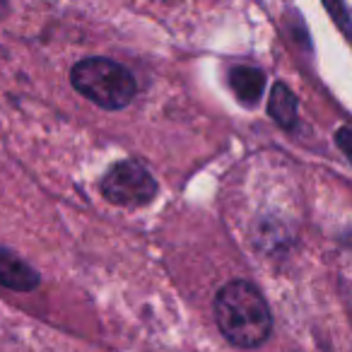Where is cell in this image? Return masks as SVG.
<instances>
[{"label": "cell", "mask_w": 352, "mask_h": 352, "mask_svg": "<svg viewBox=\"0 0 352 352\" xmlns=\"http://www.w3.org/2000/svg\"><path fill=\"white\" fill-rule=\"evenodd\" d=\"M215 318L222 336L236 347H258L273 331L263 294L244 280L227 283L215 297Z\"/></svg>", "instance_id": "obj_1"}, {"label": "cell", "mask_w": 352, "mask_h": 352, "mask_svg": "<svg viewBox=\"0 0 352 352\" xmlns=\"http://www.w3.org/2000/svg\"><path fill=\"white\" fill-rule=\"evenodd\" d=\"M70 82L89 102L116 111L133 102L138 92L135 78L123 65L109 58H85L70 73Z\"/></svg>", "instance_id": "obj_2"}, {"label": "cell", "mask_w": 352, "mask_h": 352, "mask_svg": "<svg viewBox=\"0 0 352 352\" xmlns=\"http://www.w3.org/2000/svg\"><path fill=\"white\" fill-rule=\"evenodd\" d=\"M102 193L109 203L123 208H140L157 193V182L140 162H118L102 179Z\"/></svg>", "instance_id": "obj_3"}, {"label": "cell", "mask_w": 352, "mask_h": 352, "mask_svg": "<svg viewBox=\"0 0 352 352\" xmlns=\"http://www.w3.org/2000/svg\"><path fill=\"white\" fill-rule=\"evenodd\" d=\"M0 285L15 292H32L39 285V273L10 249L0 246Z\"/></svg>", "instance_id": "obj_4"}, {"label": "cell", "mask_w": 352, "mask_h": 352, "mask_svg": "<svg viewBox=\"0 0 352 352\" xmlns=\"http://www.w3.org/2000/svg\"><path fill=\"white\" fill-rule=\"evenodd\" d=\"M263 73L258 68H251V65H241V68H234L230 75V85L236 92V97L244 104L254 107L261 99V92H263Z\"/></svg>", "instance_id": "obj_5"}, {"label": "cell", "mask_w": 352, "mask_h": 352, "mask_svg": "<svg viewBox=\"0 0 352 352\" xmlns=\"http://www.w3.org/2000/svg\"><path fill=\"white\" fill-rule=\"evenodd\" d=\"M268 113L287 131H292L297 126V99H294V94L283 82L275 85L273 92H270Z\"/></svg>", "instance_id": "obj_6"}, {"label": "cell", "mask_w": 352, "mask_h": 352, "mask_svg": "<svg viewBox=\"0 0 352 352\" xmlns=\"http://www.w3.org/2000/svg\"><path fill=\"white\" fill-rule=\"evenodd\" d=\"M336 142H338V147L345 152V157L352 164V131L350 128H340V131L336 133Z\"/></svg>", "instance_id": "obj_7"}]
</instances>
